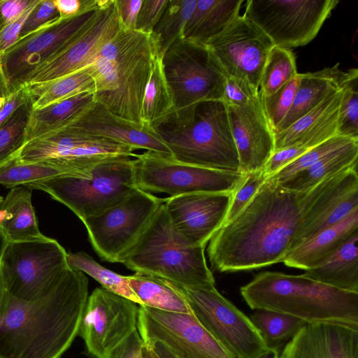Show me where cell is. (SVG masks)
I'll return each mask as SVG.
<instances>
[{"label":"cell","instance_id":"obj_44","mask_svg":"<svg viewBox=\"0 0 358 358\" xmlns=\"http://www.w3.org/2000/svg\"><path fill=\"white\" fill-rule=\"evenodd\" d=\"M266 178L264 170L247 173L243 182L234 192L224 224L232 220L240 213Z\"/></svg>","mask_w":358,"mask_h":358},{"label":"cell","instance_id":"obj_33","mask_svg":"<svg viewBox=\"0 0 358 358\" xmlns=\"http://www.w3.org/2000/svg\"><path fill=\"white\" fill-rule=\"evenodd\" d=\"M25 86L33 110L43 108L81 92H95L94 80L87 66L52 80Z\"/></svg>","mask_w":358,"mask_h":358},{"label":"cell","instance_id":"obj_13","mask_svg":"<svg viewBox=\"0 0 358 358\" xmlns=\"http://www.w3.org/2000/svg\"><path fill=\"white\" fill-rule=\"evenodd\" d=\"M338 0H248L243 16L253 22L274 46H303L318 34Z\"/></svg>","mask_w":358,"mask_h":358},{"label":"cell","instance_id":"obj_25","mask_svg":"<svg viewBox=\"0 0 358 358\" xmlns=\"http://www.w3.org/2000/svg\"><path fill=\"white\" fill-rule=\"evenodd\" d=\"M358 232V209L338 224L315 234L292 250L282 262L289 267L303 269L315 267L336 252Z\"/></svg>","mask_w":358,"mask_h":358},{"label":"cell","instance_id":"obj_30","mask_svg":"<svg viewBox=\"0 0 358 358\" xmlns=\"http://www.w3.org/2000/svg\"><path fill=\"white\" fill-rule=\"evenodd\" d=\"M357 159L358 141H355L327 155L308 168L278 183L292 191H308L347 169L357 166Z\"/></svg>","mask_w":358,"mask_h":358},{"label":"cell","instance_id":"obj_51","mask_svg":"<svg viewBox=\"0 0 358 358\" xmlns=\"http://www.w3.org/2000/svg\"><path fill=\"white\" fill-rule=\"evenodd\" d=\"M144 343L135 329L111 354L110 358H143Z\"/></svg>","mask_w":358,"mask_h":358},{"label":"cell","instance_id":"obj_38","mask_svg":"<svg viewBox=\"0 0 358 358\" xmlns=\"http://www.w3.org/2000/svg\"><path fill=\"white\" fill-rule=\"evenodd\" d=\"M250 320L268 347L289 340L306 322L294 316L267 310H253Z\"/></svg>","mask_w":358,"mask_h":358},{"label":"cell","instance_id":"obj_7","mask_svg":"<svg viewBox=\"0 0 358 358\" xmlns=\"http://www.w3.org/2000/svg\"><path fill=\"white\" fill-rule=\"evenodd\" d=\"M67 206L81 221L116 204L138 188L134 159L108 157L86 176L60 175L25 185Z\"/></svg>","mask_w":358,"mask_h":358},{"label":"cell","instance_id":"obj_47","mask_svg":"<svg viewBox=\"0 0 358 358\" xmlns=\"http://www.w3.org/2000/svg\"><path fill=\"white\" fill-rule=\"evenodd\" d=\"M168 2L169 0H143L135 30L151 35Z\"/></svg>","mask_w":358,"mask_h":358},{"label":"cell","instance_id":"obj_41","mask_svg":"<svg viewBox=\"0 0 358 358\" xmlns=\"http://www.w3.org/2000/svg\"><path fill=\"white\" fill-rule=\"evenodd\" d=\"M355 141H358V138L341 135L335 136L309 149L292 163L268 178L276 180L278 182H282L296 173L314 164L327 155Z\"/></svg>","mask_w":358,"mask_h":358},{"label":"cell","instance_id":"obj_3","mask_svg":"<svg viewBox=\"0 0 358 358\" xmlns=\"http://www.w3.org/2000/svg\"><path fill=\"white\" fill-rule=\"evenodd\" d=\"M252 310L287 314L307 324L334 323L358 329V292L338 289L303 274H257L241 287Z\"/></svg>","mask_w":358,"mask_h":358},{"label":"cell","instance_id":"obj_58","mask_svg":"<svg viewBox=\"0 0 358 358\" xmlns=\"http://www.w3.org/2000/svg\"><path fill=\"white\" fill-rule=\"evenodd\" d=\"M6 244H7V241H6L3 236L0 232V257L4 250V248Z\"/></svg>","mask_w":358,"mask_h":358},{"label":"cell","instance_id":"obj_1","mask_svg":"<svg viewBox=\"0 0 358 358\" xmlns=\"http://www.w3.org/2000/svg\"><path fill=\"white\" fill-rule=\"evenodd\" d=\"M332 178L305 192L267 178L240 213L210 240L212 267L233 272L282 262L306 213Z\"/></svg>","mask_w":358,"mask_h":358},{"label":"cell","instance_id":"obj_45","mask_svg":"<svg viewBox=\"0 0 358 358\" xmlns=\"http://www.w3.org/2000/svg\"><path fill=\"white\" fill-rule=\"evenodd\" d=\"M59 20V14L53 0H40L26 20L21 29L19 39Z\"/></svg>","mask_w":358,"mask_h":358},{"label":"cell","instance_id":"obj_2","mask_svg":"<svg viewBox=\"0 0 358 358\" xmlns=\"http://www.w3.org/2000/svg\"><path fill=\"white\" fill-rule=\"evenodd\" d=\"M88 296L87 278L70 267L34 300L6 292L0 311V358H61L78 335Z\"/></svg>","mask_w":358,"mask_h":358},{"label":"cell","instance_id":"obj_9","mask_svg":"<svg viewBox=\"0 0 358 358\" xmlns=\"http://www.w3.org/2000/svg\"><path fill=\"white\" fill-rule=\"evenodd\" d=\"M6 291L31 301L52 289L69 266L67 252L55 239L7 243L0 257Z\"/></svg>","mask_w":358,"mask_h":358},{"label":"cell","instance_id":"obj_16","mask_svg":"<svg viewBox=\"0 0 358 358\" xmlns=\"http://www.w3.org/2000/svg\"><path fill=\"white\" fill-rule=\"evenodd\" d=\"M206 46L226 77L242 80L259 91L263 69L274 45L253 22L240 15Z\"/></svg>","mask_w":358,"mask_h":358},{"label":"cell","instance_id":"obj_59","mask_svg":"<svg viewBox=\"0 0 358 358\" xmlns=\"http://www.w3.org/2000/svg\"><path fill=\"white\" fill-rule=\"evenodd\" d=\"M6 101V98H0V109L3 106Z\"/></svg>","mask_w":358,"mask_h":358},{"label":"cell","instance_id":"obj_34","mask_svg":"<svg viewBox=\"0 0 358 358\" xmlns=\"http://www.w3.org/2000/svg\"><path fill=\"white\" fill-rule=\"evenodd\" d=\"M197 0H169L151 38L158 53L165 52L176 42L183 39L186 24Z\"/></svg>","mask_w":358,"mask_h":358},{"label":"cell","instance_id":"obj_46","mask_svg":"<svg viewBox=\"0 0 358 358\" xmlns=\"http://www.w3.org/2000/svg\"><path fill=\"white\" fill-rule=\"evenodd\" d=\"M259 93L248 83L226 77L221 101L227 106L241 107L248 104Z\"/></svg>","mask_w":358,"mask_h":358},{"label":"cell","instance_id":"obj_50","mask_svg":"<svg viewBox=\"0 0 358 358\" xmlns=\"http://www.w3.org/2000/svg\"><path fill=\"white\" fill-rule=\"evenodd\" d=\"M35 0H1V30L21 17Z\"/></svg>","mask_w":358,"mask_h":358},{"label":"cell","instance_id":"obj_55","mask_svg":"<svg viewBox=\"0 0 358 358\" xmlns=\"http://www.w3.org/2000/svg\"><path fill=\"white\" fill-rule=\"evenodd\" d=\"M10 94L7 81L3 73L0 59V98H6Z\"/></svg>","mask_w":358,"mask_h":358},{"label":"cell","instance_id":"obj_31","mask_svg":"<svg viewBox=\"0 0 358 358\" xmlns=\"http://www.w3.org/2000/svg\"><path fill=\"white\" fill-rule=\"evenodd\" d=\"M127 277L143 306L166 312L192 313L184 298L164 279L141 272Z\"/></svg>","mask_w":358,"mask_h":358},{"label":"cell","instance_id":"obj_54","mask_svg":"<svg viewBox=\"0 0 358 358\" xmlns=\"http://www.w3.org/2000/svg\"><path fill=\"white\" fill-rule=\"evenodd\" d=\"M144 345L150 348L159 358H184L159 341H149L144 343Z\"/></svg>","mask_w":358,"mask_h":358},{"label":"cell","instance_id":"obj_36","mask_svg":"<svg viewBox=\"0 0 358 358\" xmlns=\"http://www.w3.org/2000/svg\"><path fill=\"white\" fill-rule=\"evenodd\" d=\"M67 263L70 268L80 271L93 278L103 289L143 306L131 288L127 276L105 268L87 253L83 251L67 252Z\"/></svg>","mask_w":358,"mask_h":358},{"label":"cell","instance_id":"obj_21","mask_svg":"<svg viewBox=\"0 0 358 358\" xmlns=\"http://www.w3.org/2000/svg\"><path fill=\"white\" fill-rule=\"evenodd\" d=\"M227 108L241 172L264 170L274 152L275 138L259 93L245 106Z\"/></svg>","mask_w":358,"mask_h":358},{"label":"cell","instance_id":"obj_62","mask_svg":"<svg viewBox=\"0 0 358 358\" xmlns=\"http://www.w3.org/2000/svg\"><path fill=\"white\" fill-rule=\"evenodd\" d=\"M1 1V0H0Z\"/></svg>","mask_w":358,"mask_h":358},{"label":"cell","instance_id":"obj_14","mask_svg":"<svg viewBox=\"0 0 358 358\" xmlns=\"http://www.w3.org/2000/svg\"><path fill=\"white\" fill-rule=\"evenodd\" d=\"M164 201V198L137 188L116 204L83 220L90 242L99 257L117 262Z\"/></svg>","mask_w":358,"mask_h":358},{"label":"cell","instance_id":"obj_43","mask_svg":"<svg viewBox=\"0 0 358 358\" xmlns=\"http://www.w3.org/2000/svg\"><path fill=\"white\" fill-rule=\"evenodd\" d=\"M338 134L358 138V75L350 79L343 89L338 113Z\"/></svg>","mask_w":358,"mask_h":358},{"label":"cell","instance_id":"obj_56","mask_svg":"<svg viewBox=\"0 0 358 358\" xmlns=\"http://www.w3.org/2000/svg\"><path fill=\"white\" fill-rule=\"evenodd\" d=\"M279 351L276 347H269L253 358H278Z\"/></svg>","mask_w":358,"mask_h":358},{"label":"cell","instance_id":"obj_35","mask_svg":"<svg viewBox=\"0 0 358 358\" xmlns=\"http://www.w3.org/2000/svg\"><path fill=\"white\" fill-rule=\"evenodd\" d=\"M343 92V89L329 96L286 129L274 133V152L299 143L306 135L338 110Z\"/></svg>","mask_w":358,"mask_h":358},{"label":"cell","instance_id":"obj_5","mask_svg":"<svg viewBox=\"0 0 358 358\" xmlns=\"http://www.w3.org/2000/svg\"><path fill=\"white\" fill-rule=\"evenodd\" d=\"M152 129L178 162L241 172L227 108L221 100L203 101L192 108L173 112Z\"/></svg>","mask_w":358,"mask_h":358},{"label":"cell","instance_id":"obj_53","mask_svg":"<svg viewBox=\"0 0 358 358\" xmlns=\"http://www.w3.org/2000/svg\"><path fill=\"white\" fill-rule=\"evenodd\" d=\"M30 99L27 86L22 85L10 93L6 98L3 106L0 109V127L8 116L20 105Z\"/></svg>","mask_w":358,"mask_h":358},{"label":"cell","instance_id":"obj_29","mask_svg":"<svg viewBox=\"0 0 358 358\" xmlns=\"http://www.w3.org/2000/svg\"><path fill=\"white\" fill-rule=\"evenodd\" d=\"M96 101L94 92H84L32 110L26 130L25 143L71 123Z\"/></svg>","mask_w":358,"mask_h":358},{"label":"cell","instance_id":"obj_15","mask_svg":"<svg viewBox=\"0 0 358 358\" xmlns=\"http://www.w3.org/2000/svg\"><path fill=\"white\" fill-rule=\"evenodd\" d=\"M103 287L96 288L83 311L78 335L92 358H110L112 352L137 329L138 306Z\"/></svg>","mask_w":358,"mask_h":358},{"label":"cell","instance_id":"obj_18","mask_svg":"<svg viewBox=\"0 0 358 358\" xmlns=\"http://www.w3.org/2000/svg\"><path fill=\"white\" fill-rule=\"evenodd\" d=\"M97 10L46 25L19 39L1 55V63L10 92L22 86L26 78L38 66L66 46L90 22Z\"/></svg>","mask_w":358,"mask_h":358},{"label":"cell","instance_id":"obj_12","mask_svg":"<svg viewBox=\"0 0 358 358\" xmlns=\"http://www.w3.org/2000/svg\"><path fill=\"white\" fill-rule=\"evenodd\" d=\"M162 64L174 112L222 99L226 76L205 45L181 39L165 52Z\"/></svg>","mask_w":358,"mask_h":358},{"label":"cell","instance_id":"obj_10","mask_svg":"<svg viewBox=\"0 0 358 358\" xmlns=\"http://www.w3.org/2000/svg\"><path fill=\"white\" fill-rule=\"evenodd\" d=\"M135 150L66 126L26 143L15 157L21 163L48 164L64 175L86 176L104 159L114 155L135 157Z\"/></svg>","mask_w":358,"mask_h":358},{"label":"cell","instance_id":"obj_23","mask_svg":"<svg viewBox=\"0 0 358 358\" xmlns=\"http://www.w3.org/2000/svg\"><path fill=\"white\" fill-rule=\"evenodd\" d=\"M278 358H358V329L334 323L306 324Z\"/></svg>","mask_w":358,"mask_h":358},{"label":"cell","instance_id":"obj_60","mask_svg":"<svg viewBox=\"0 0 358 358\" xmlns=\"http://www.w3.org/2000/svg\"><path fill=\"white\" fill-rule=\"evenodd\" d=\"M3 199V196H0V204H1V203L2 202Z\"/></svg>","mask_w":358,"mask_h":358},{"label":"cell","instance_id":"obj_39","mask_svg":"<svg viewBox=\"0 0 358 358\" xmlns=\"http://www.w3.org/2000/svg\"><path fill=\"white\" fill-rule=\"evenodd\" d=\"M31 99L16 108L0 127V165L15 155L25 144L32 111Z\"/></svg>","mask_w":358,"mask_h":358},{"label":"cell","instance_id":"obj_52","mask_svg":"<svg viewBox=\"0 0 358 358\" xmlns=\"http://www.w3.org/2000/svg\"><path fill=\"white\" fill-rule=\"evenodd\" d=\"M143 0H115L122 28L135 30Z\"/></svg>","mask_w":358,"mask_h":358},{"label":"cell","instance_id":"obj_42","mask_svg":"<svg viewBox=\"0 0 358 358\" xmlns=\"http://www.w3.org/2000/svg\"><path fill=\"white\" fill-rule=\"evenodd\" d=\"M300 80L298 74L281 87L273 94L262 96V102L265 115L273 129V131L281 122L290 110Z\"/></svg>","mask_w":358,"mask_h":358},{"label":"cell","instance_id":"obj_20","mask_svg":"<svg viewBox=\"0 0 358 358\" xmlns=\"http://www.w3.org/2000/svg\"><path fill=\"white\" fill-rule=\"evenodd\" d=\"M234 193H192L164 198L173 234L187 247H203L224 224Z\"/></svg>","mask_w":358,"mask_h":358},{"label":"cell","instance_id":"obj_32","mask_svg":"<svg viewBox=\"0 0 358 358\" xmlns=\"http://www.w3.org/2000/svg\"><path fill=\"white\" fill-rule=\"evenodd\" d=\"M163 56L152 59L141 108V123L151 129L175 110L172 93L164 71Z\"/></svg>","mask_w":358,"mask_h":358},{"label":"cell","instance_id":"obj_26","mask_svg":"<svg viewBox=\"0 0 358 358\" xmlns=\"http://www.w3.org/2000/svg\"><path fill=\"white\" fill-rule=\"evenodd\" d=\"M32 189L11 188L0 204V232L7 243L45 241L31 203Z\"/></svg>","mask_w":358,"mask_h":358},{"label":"cell","instance_id":"obj_8","mask_svg":"<svg viewBox=\"0 0 358 358\" xmlns=\"http://www.w3.org/2000/svg\"><path fill=\"white\" fill-rule=\"evenodd\" d=\"M165 280L184 298L199 322L235 357L253 358L269 348L250 318L215 286L187 287Z\"/></svg>","mask_w":358,"mask_h":358},{"label":"cell","instance_id":"obj_22","mask_svg":"<svg viewBox=\"0 0 358 358\" xmlns=\"http://www.w3.org/2000/svg\"><path fill=\"white\" fill-rule=\"evenodd\" d=\"M66 126L128 145L134 150L171 156L168 148L152 129L117 116L97 101Z\"/></svg>","mask_w":358,"mask_h":358},{"label":"cell","instance_id":"obj_4","mask_svg":"<svg viewBox=\"0 0 358 358\" xmlns=\"http://www.w3.org/2000/svg\"><path fill=\"white\" fill-rule=\"evenodd\" d=\"M157 52L150 35L122 28L87 66L96 100L117 116L142 124L145 90Z\"/></svg>","mask_w":358,"mask_h":358},{"label":"cell","instance_id":"obj_48","mask_svg":"<svg viewBox=\"0 0 358 358\" xmlns=\"http://www.w3.org/2000/svg\"><path fill=\"white\" fill-rule=\"evenodd\" d=\"M308 150L302 145L294 144L274 152L264 167L266 176L268 178L274 175Z\"/></svg>","mask_w":358,"mask_h":358},{"label":"cell","instance_id":"obj_19","mask_svg":"<svg viewBox=\"0 0 358 358\" xmlns=\"http://www.w3.org/2000/svg\"><path fill=\"white\" fill-rule=\"evenodd\" d=\"M122 28L115 0H108L74 38L38 66L23 85L52 80L87 66Z\"/></svg>","mask_w":358,"mask_h":358},{"label":"cell","instance_id":"obj_24","mask_svg":"<svg viewBox=\"0 0 358 358\" xmlns=\"http://www.w3.org/2000/svg\"><path fill=\"white\" fill-rule=\"evenodd\" d=\"M357 69L343 71L339 64L315 72L300 73V80L292 106L273 133L282 131L324 100L342 90L354 76Z\"/></svg>","mask_w":358,"mask_h":358},{"label":"cell","instance_id":"obj_37","mask_svg":"<svg viewBox=\"0 0 358 358\" xmlns=\"http://www.w3.org/2000/svg\"><path fill=\"white\" fill-rule=\"evenodd\" d=\"M297 74L294 53L289 49L273 46L262 73L259 93L262 96H269Z\"/></svg>","mask_w":358,"mask_h":358},{"label":"cell","instance_id":"obj_27","mask_svg":"<svg viewBox=\"0 0 358 358\" xmlns=\"http://www.w3.org/2000/svg\"><path fill=\"white\" fill-rule=\"evenodd\" d=\"M244 0H197L183 38L205 45L223 32L239 16Z\"/></svg>","mask_w":358,"mask_h":358},{"label":"cell","instance_id":"obj_6","mask_svg":"<svg viewBox=\"0 0 358 358\" xmlns=\"http://www.w3.org/2000/svg\"><path fill=\"white\" fill-rule=\"evenodd\" d=\"M204 249L180 243L173 234L163 203L117 262L135 272L152 275L187 287L215 286Z\"/></svg>","mask_w":358,"mask_h":358},{"label":"cell","instance_id":"obj_17","mask_svg":"<svg viewBox=\"0 0 358 358\" xmlns=\"http://www.w3.org/2000/svg\"><path fill=\"white\" fill-rule=\"evenodd\" d=\"M138 331L143 341H159L184 358H236L192 313L138 306Z\"/></svg>","mask_w":358,"mask_h":358},{"label":"cell","instance_id":"obj_49","mask_svg":"<svg viewBox=\"0 0 358 358\" xmlns=\"http://www.w3.org/2000/svg\"><path fill=\"white\" fill-rule=\"evenodd\" d=\"M40 0H35L24 15L0 31V55L12 47L19 39L21 29L34 8Z\"/></svg>","mask_w":358,"mask_h":358},{"label":"cell","instance_id":"obj_11","mask_svg":"<svg viewBox=\"0 0 358 358\" xmlns=\"http://www.w3.org/2000/svg\"><path fill=\"white\" fill-rule=\"evenodd\" d=\"M138 188L175 196L192 193H234L247 174L178 162L171 156L145 151L134 159Z\"/></svg>","mask_w":358,"mask_h":358},{"label":"cell","instance_id":"obj_61","mask_svg":"<svg viewBox=\"0 0 358 358\" xmlns=\"http://www.w3.org/2000/svg\"><path fill=\"white\" fill-rule=\"evenodd\" d=\"M0 31H1V27H0Z\"/></svg>","mask_w":358,"mask_h":358},{"label":"cell","instance_id":"obj_28","mask_svg":"<svg viewBox=\"0 0 358 358\" xmlns=\"http://www.w3.org/2000/svg\"><path fill=\"white\" fill-rule=\"evenodd\" d=\"M357 243L358 232L322 264L306 270L303 275L338 289L358 292Z\"/></svg>","mask_w":358,"mask_h":358},{"label":"cell","instance_id":"obj_40","mask_svg":"<svg viewBox=\"0 0 358 358\" xmlns=\"http://www.w3.org/2000/svg\"><path fill=\"white\" fill-rule=\"evenodd\" d=\"M64 175L59 169L42 162L21 163L15 156L0 165V185L13 188Z\"/></svg>","mask_w":358,"mask_h":358},{"label":"cell","instance_id":"obj_57","mask_svg":"<svg viewBox=\"0 0 358 358\" xmlns=\"http://www.w3.org/2000/svg\"><path fill=\"white\" fill-rule=\"evenodd\" d=\"M6 293V291L3 278H2L1 268V264H0V311L1 310L3 303L4 301Z\"/></svg>","mask_w":358,"mask_h":358}]
</instances>
